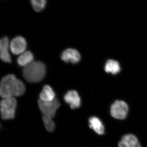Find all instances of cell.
Returning a JSON list of instances; mask_svg holds the SVG:
<instances>
[{"mask_svg":"<svg viewBox=\"0 0 147 147\" xmlns=\"http://www.w3.org/2000/svg\"><path fill=\"white\" fill-rule=\"evenodd\" d=\"M26 91L25 85L13 74H9L2 79L0 87V94L3 98L20 96Z\"/></svg>","mask_w":147,"mask_h":147,"instance_id":"1","label":"cell"},{"mask_svg":"<svg viewBox=\"0 0 147 147\" xmlns=\"http://www.w3.org/2000/svg\"><path fill=\"white\" fill-rule=\"evenodd\" d=\"M46 74V67L42 62L33 61L24 67L23 75L27 82L36 83L41 82Z\"/></svg>","mask_w":147,"mask_h":147,"instance_id":"2","label":"cell"},{"mask_svg":"<svg viewBox=\"0 0 147 147\" xmlns=\"http://www.w3.org/2000/svg\"><path fill=\"white\" fill-rule=\"evenodd\" d=\"M17 105V101L14 97L3 98L1 101V113L3 120H9L14 118Z\"/></svg>","mask_w":147,"mask_h":147,"instance_id":"3","label":"cell"},{"mask_svg":"<svg viewBox=\"0 0 147 147\" xmlns=\"http://www.w3.org/2000/svg\"><path fill=\"white\" fill-rule=\"evenodd\" d=\"M38 102V107L42 113V116L49 117L52 118L55 117L57 110L61 105L59 101L57 98L50 102H45L39 99Z\"/></svg>","mask_w":147,"mask_h":147,"instance_id":"4","label":"cell"},{"mask_svg":"<svg viewBox=\"0 0 147 147\" xmlns=\"http://www.w3.org/2000/svg\"><path fill=\"white\" fill-rule=\"evenodd\" d=\"M110 111L111 116L114 118L124 119L128 114V105L123 100H116L112 104Z\"/></svg>","mask_w":147,"mask_h":147,"instance_id":"5","label":"cell"},{"mask_svg":"<svg viewBox=\"0 0 147 147\" xmlns=\"http://www.w3.org/2000/svg\"><path fill=\"white\" fill-rule=\"evenodd\" d=\"M9 44L11 51L14 55H21L26 52L27 42L23 37H16L11 40Z\"/></svg>","mask_w":147,"mask_h":147,"instance_id":"6","label":"cell"},{"mask_svg":"<svg viewBox=\"0 0 147 147\" xmlns=\"http://www.w3.org/2000/svg\"><path fill=\"white\" fill-rule=\"evenodd\" d=\"M62 60L65 63H78L81 59V55L77 50L71 48L66 49L62 53L61 56Z\"/></svg>","mask_w":147,"mask_h":147,"instance_id":"7","label":"cell"},{"mask_svg":"<svg viewBox=\"0 0 147 147\" xmlns=\"http://www.w3.org/2000/svg\"><path fill=\"white\" fill-rule=\"evenodd\" d=\"M64 99L67 103L70 105L71 109H76L81 106V98L78 93L74 90L67 92L64 96Z\"/></svg>","mask_w":147,"mask_h":147,"instance_id":"8","label":"cell"},{"mask_svg":"<svg viewBox=\"0 0 147 147\" xmlns=\"http://www.w3.org/2000/svg\"><path fill=\"white\" fill-rule=\"evenodd\" d=\"M9 40L6 36L3 37L0 40V57L1 59L6 63L11 62V58L9 51L10 47Z\"/></svg>","mask_w":147,"mask_h":147,"instance_id":"9","label":"cell"},{"mask_svg":"<svg viewBox=\"0 0 147 147\" xmlns=\"http://www.w3.org/2000/svg\"><path fill=\"white\" fill-rule=\"evenodd\" d=\"M90 128L93 129L97 134L102 135L105 132V128L102 121L97 117H92L89 119Z\"/></svg>","mask_w":147,"mask_h":147,"instance_id":"10","label":"cell"},{"mask_svg":"<svg viewBox=\"0 0 147 147\" xmlns=\"http://www.w3.org/2000/svg\"><path fill=\"white\" fill-rule=\"evenodd\" d=\"M53 89L50 86L45 85L40 94V99L45 102H50L56 98Z\"/></svg>","mask_w":147,"mask_h":147,"instance_id":"11","label":"cell"},{"mask_svg":"<svg viewBox=\"0 0 147 147\" xmlns=\"http://www.w3.org/2000/svg\"><path fill=\"white\" fill-rule=\"evenodd\" d=\"M33 60L32 53L30 51H27L18 57L17 61L19 65L25 67L33 61Z\"/></svg>","mask_w":147,"mask_h":147,"instance_id":"12","label":"cell"},{"mask_svg":"<svg viewBox=\"0 0 147 147\" xmlns=\"http://www.w3.org/2000/svg\"><path fill=\"white\" fill-rule=\"evenodd\" d=\"M105 69L107 73L115 74L120 71L121 67L117 61L113 60H109L105 64Z\"/></svg>","mask_w":147,"mask_h":147,"instance_id":"13","label":"cell"},{"mask_svg":"<svg viewBox=\"0 0 147 147\" xmlns=\"http://www.w3.org/2000/svg\"><path fill=\"white\" fill-rule=\"evenodd\" d=\"M122 140L125 141L130 147H142L137 137L132 134L124 135Z\"/></svg>","mask_w":147,"mask_h":147,"instance_id":"14","label":"cell"},{"mask_svg":"<svg viewBox=\"0 0 147 147\" xmlns=\"http://www.w3.org/2000/svg\"><path fill=\"white\" fill-rule=\"evenodd\" d=\"M33 9L36 12H40L45 8L47 0H30Z\"/></svg>","mask_w":147,"mask_h":147,"instance_id":"15","label":"cell"},{"mask_svg":"<svg viewBox=\"0 0 147 147\" xmlns=\"http://www.w3.org/2000/svg\"><path fill=\"white\" fill-rule=\"evenodd\" d=\"M53 119L49 117L42 116V120L45 128L49 132H52L55 130V124Z\"/></svg>","mask_w":147,"mask_h":147,"instance_id":"16","label":"cell"},{"mask_svg":"<svg viewBox=\"0 0 147 147\" xmlns=\"http://www.w3.org/2000/svg\"><path fill=\"white\" fill-rule=\"evenodd\" d=\"M119 147H130L129 146V145L126 143L125 141L123 140H121L120 142H119Z\"/></svg>","mask_w":147,"mask_h":147,"instance_id":"17","label":"cell"}]
</instances>
